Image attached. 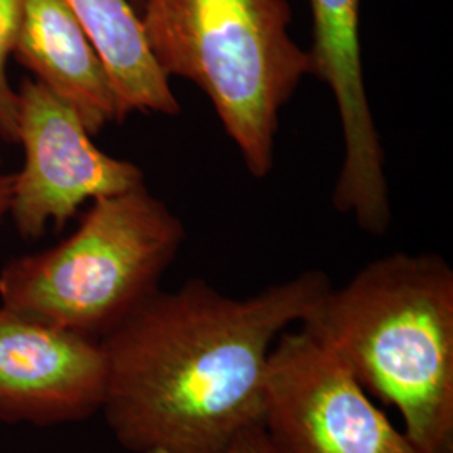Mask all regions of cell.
Listing matches in <instances>:
<instances>
[{"instance_id": "6da1fadb", "label": "cell", "mask_w": 453, "mask_h": 453, "mask_svg": "<svg viewBox=\"0 0 453 453\" xmlns=\"http://www.w3.org/2000/svg\"><path fill=\"white\" fill-rule=\"evenodd\" d=\"M331 288L306 271L235 299L203 279L151 294L101 338V410L130 453H226L262 423L269 357Z\"/></svg>"}, {"instance_id": "7a4b0ae2", "label": "cell", "mask_w": 453, "mask_h": 453, "mask_svg": "<svg viewBox=\"0 0 453 453\" xmlns=\"http://www.w3.org/2000/svg\"><path fill=\"white\" fill-rule=\"evenodd\" d=\"M363 388L395 406L425 453H453V271L396 252L333 286L301 319Z\"/></svg>"}, {"instance_id": "3957f363", "label": "cell", "mask_w": 453, "mask_h": 453, "mask_svg": "<svg viewBox=\"0 0 453 453\" xmlns=\"http://www.w3.org/2000/svg\"><path fill=\"white\" fill-rule=\"evenodd\" d=\"M138 12L163 73L207 95L245 168L265 177L279 113L309 74L288 0H143Z\"/></svg>"}, {"instance_id": "277c9868", "label": "cell", "mask_w": 453, "mask_h": 453, "mask_svg": "<svg viewBox=\"0 0 453 453\" xmlns=\"http://www.w3.org/2000/svg\"><path fill=\"white\" fill-rule=\"evenodd\" d=\"M183 241L181 220L145 183L97 198L65 241L2 269V306L101 340L158 291Z\"/></svg>"}, {"instance_id": "5b68a950", "label": "cell", "mask_w": 453, "mask_h": 453, "mask_svg": "<svg viewBox=\"0 0 453 453\" xmlns=\"http://www.w3.org/2000/svg\"><path fill=\"white\" fill-rule=\"evenodd\" d=\"M262 426L282 453H425L303 327L273 346Z\"/></svg>"}, {"instance_id": "8992f818", "label": "cell", "mask_w": 453, "mask_h": 453, "mask_svg": "<svg viewBox=\"0 0 453 453\" xmlns=\"http://www.w3.org/2000/svg\"><path fill=\"white\" fill-rule=\"evenodd\" d=\"M17 145L24 165L14 173L9 215L26 241L49 224L63 228L84 203L145 183L138 165L101 151L80 116L35 80L19 89Z\"/></svg>"}, {"instance_id": "52a82bcc", "label": "cell", "mask_w": 453, "mask_h": 453, "mask_svg": "<svg viewBox=\"0 0 453 453\" xmlns=\"http://www.w3.org/2000/svg\"><path fill=\"white\" fill-rule=\"evenodd\" d=\"M309 74L329 86L340 113L344 158L333 192L336 211L372 235L391 222L385 150L372 119L359 44V0H309Z\"/></svg>"}, {"instance_id": "ba28073f", "label": "cell", "mask_w": 453, "mask_h": 453, "mask_svg": "<svg viewBox=\"0 0 453 453\" xmlns=\"http://www.w3.org/2000/svg\"><path fill=\"white\" fill-rule=\"evenodd\" d=\"M101 341L0 306V420L50 425L101 410Z\"/></svg>"}, {"instance_id": "9c48e42d", "label": "cell", "mask_w": 453, "mask_h": 453, "mask_svg": "<svg viewBox=\"0 0 453 453\" xmlns=\"http://www.w3.org/2000/svg\"><path fill=\"white\" fill-rule=\"evenodd\" d=\"M12 56L91 134L123 121L110 74L65 0H27Z\"/></svg>"}, {"instance_id": "30bf717a", "label": "cell", "mask_w": 453, "mask_h": 453, "mask_svg": "<svg viewBox=\"0 0 453 453\" xmlns=\"http://www.w3.org/2000/svg\"><path fill=\"white\" fill-rule=\"evenodd\" d=\"M97 50L118 97L119 113L179 116L170 78L157 63L140 12L130 0H65Z\"/></svg>"}, {"instance_id": "8fae6325", "label": "cell", "mask_w": 453, "mask_h": 453, "mask_svg": "<svg viewBox=\"0 0 453 453\" xmlns=\"http://www.w3.org/2000/svg\"><path fill=\"white\" fill-rule=\"evenodd\" d=\"M27 0H0V140L17 145L19 95L7 76V61L14 54Z\"/></svg>"}, {"instance_id": "7c38bea8", "label": "cell", "mask_w": 453, "mask_h": 453, "mask_svg": "<svg viewBox=\"0 0 453 453\" xmlns=\"http://www.w3.org/2000/svg\"><path fill=\"white\" fill-rule=\"evenodd\" d=\"M226 453H282L271 437L267 435L262 423L252 425L241 432Z\"/></svg>"}, {"instance_id": "4fadbf2b", "label": "cell", "mask_w": 453, "mask_h": 453, "mask_svg": "<svg viewBox=\"0 0 453 453\" xmlns=\"http://www.w3.org/2000/svg\"><path fill=\"white\" fill-rule=\"evenodd\" d=\"M12 179L14 173L4 168L0 158V226L9 215V203H11V192H12Z\"/></svg>"}, {"instance_id": "5bb4252c", "label": "cell", "mask_w": 453, "mask_h": 453, "mask_svg": "<svg viewBox=\"0 0 453 453\" xmlns=\"http://www.w3.org/2000/svg\"><path fill=\"white\" fill-rule=\"evenodd\" d=\"M131 5L136 9V11H140V7H142V4H143V0H130Z\"/></svg>"}]
</instances>
